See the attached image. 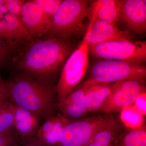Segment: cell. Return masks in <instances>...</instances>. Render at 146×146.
<instances>
[{
    "instance_id": "obj_4",
    "label": "cell",
    "mask_w": 146,
    "mask_h": 146,
    "mask_svg": "<svg viewBox=\"0 0 146 146\" xmlns=\"http://www.w3.org/2000/svg\"><path fill=\"white\" fill-rule=\"evenodd\" d=\"M86 80L95 84L115 83L129 79L145 80V64L128 61L98 59L88 69Z\"/></svg>"
},
{
    "instance_id": "obj_16",
    "label": "cell",
    "mask_w": 146,
    "mask_h": 146,
    "mask_svg": "<svg viewBox=\"0 0 146 146\" xmlns=\"http://www.w3.org/2000/svg\"><path fill=\"white\" fill-rule=\"evenodd\" d=\"M13 104V127L23 137H31L36 133L40 118L28 110Z\"/></svg>"
},
{
    "instance_id": "obj_28",
    "label": "cell",
    "mask_w": 146,
    "mask_h": 146,
    "mask_svg": "<svg viewBox=\"0 0 146 146\" xmlns=\"http://www.w3.org/2000/svg\"><path fill=\"white\" fill-rule=\"evenodd\" d=\"M5 100H6L5 99L0 97V109L2 108L7 103L5 102Z\"/></svg>"
},
{
    "instance_id": "obj_17",
    "label": "cell",
    "mask_w": 146,
    "mask_h": 146,
    "mask_svg": "<svg viewBox=\"0 0 146 146\" xmlns=\"http://www.w3.org/2000/svg\"><path fill=\"white\" fill-rule=\"evenodd\" d=\"M121 0H100L91 8L95 19L116 25L121 21Z\"/></svg>"
},
{
    "instance_id": "obj_18",
    "label": "cell",
    "mask_w": 146,
    "mask_h": 146,
    "mask_svg": "<svg viewBox=\"0 0 146 146\" xmlns=\"http://www.w3.org/2000/svg\"><path fill=\"white\" fill-rule=\"evenodd\" d=\"M117 83L98 84L91 86L85 96V106L89 112L98 111L104 104Z\"/></svg>"
},
{
    "instance_id": "obj_25",
    "label": "cell",
    "mask_w": 146,
    "mask_h": 146,
    "mask_svg": "<svg viewBox=\"0 0 146 146\" xmlns=\"http://www.w3.org/2000/svg\"><path fill=\"white\" fill-rule=\"evenodd\" d=\"M0 97L7 100L8 98L7 84L0 78Z\"/></svg>"
},
{
    "instance_id": "obj_15",
    "label": "cell",
    "mask_w": 146,
    "mask_h": 146,
    "mask_svg": "<svg viewBox=\"0 0 146 146\" xmlns=\"http://www.w3.org/2000/svg\"><path fill=\"white\" fill-rule=\"evenodd\" d=\"M123 127L115 117L96 133L86 146H117L125 132Z\"/></svg>"
},
{
    "instance_id": "obj_24",
    "label": "cell",
    "mask_w": 146,
    "mask_h": 146,
    "mask_svg": "<svg viewBox=\"0 0 146 146\" xmlns=\"http://www.w3.org/2000/svg\"><path fill=\"white\" fill-rule=\"evenodd\" d=\"M10 50L8 45L0 37V67L6 62Z\"/></svg>"
},
{
    "instance_id": "obj_20",
    "label": "cell",
    "mask_w": 146,
    "mask_h": 146,
    "mask_svg": "<svg viewBox=\"0 0 146 146\" xmlns=\"http://www.w3.org/2000/svg\"><path fill=\"white\" fill-rule=\"evenodd\" d=\"M117 146H146V129L125 132Z\"/></svg>"
},
{
    "instance_id": "obj_11",
    "label": "cell",
    "mask_w": 146,
    "mask_h": 146,
    "mask_svg": "<svg viewBox=\"0 0 146 146\" xmlns=\"http://www.w3.org/2000/svg\"><path fill=\"white\" fill-rule=\"evenodd\" d=\"M20 18L27 31L33 39L46 35L52 21L33 0L25 1L22 7Z\"/></svg>"
},
{
    "instance_id": "obj_7",
    "label": "cell",
    "mask_w": 146,
    "mask_h": 146,
    "mask_svg": "<svg viewBox=\"0 0 146 146\" xmlns=\"http://www.w3.org/2000/svg\"><path fill=\"white\" fill-rule=\"evenodd\" d=\"M114 117L112 115L102 114L72 120L60 133L59 146H86Z\"/></svg>"
},
{
    "instance_id": "obj_26",
    "label": "cell",
    "mask_w": 146,
    "mask_h": 146,
    "mask_svg": "<svg viewBox=\"0 0 146 146\" xmlns=\"http://www.w3.org/2000/svg\"><path fill=\"white\" fill-rule=\"evenodd\" d=\"M13 142V138L9 135L0 134V146H8Z\"/></svg>"
},
{
    "instance_id": "obj_6",
    "label": "cell",
    "mask_w": 146,
    "mask_h": 146,
    "mask_svg": "<svg viewBox=\"0 0 146 146\" xmlns=\"http://www.w3.org/2000/svg\"><path fill=\"white\" fill-rule=\"evenodd\" d=\"M89 55L98 59L128 61L144 64L146 60V42L123 40L89 46Z\"/></svg>"
},
{
    "instance_id": "obj_13",
    "label": "cell",
    "mask_w": 146,
    "mask_h": 146,
    "mask_svg": "<svg viewBox=\"0 0 146 146\" xmlns=\"http://www.w3.org/2000/svg\"><path fill=\"white\" fill-rule=\"evenodd\" d=\"M121 21L130 30L140 34L146 31L145 0H121Z\"/></svg>"
},
{
    "instance_id": "obj_21",
    "label": "cell",
    "mask_w": 146,
    "mask_h": 146,
    "mask_svg": "<svg viewBox=\"0 0 146 146\" xmlns=\"http://www.w3.org/2000/svg\"><path fill=\"white\" fill-rule=\"evenodd\" d=\"M13 104L7 103L0 109V134L8 135L7 132L13 127Z\"/></svg>"
},
{
    "instance_id": "obj_10",
    "label": "cell",
    "mask_w": 146,
    "mask_h": 146,
    "mask_svg": "<svg viewBox=\"0 0 146 146\" xmlns=\"http://www.w3.org/2000/svg\"><path fill=\"white\" fill-rule=\"evenodd\" d=\"M85 33L89 46L129 39L127 31L120 29L116 25L95 19L92 16Z\"/></svg>"
},
{
    "instance_id": "obj_19",
    "label": "cell",
    "mask_w": 146,
    "mask_h": 146,
    "mask_svg": "<svg viewBox=\"0 0 146 146\" xmlns=\"http://www.w3.org/2000/svg\"><path fill=\"white\" fill-rule=\"evenodd\" d=\"M119 121L122 126L129 131L146 129L145 117L133 105L120 111Z\"/></svg>"
},
{
    "instance_id": "obj_8",
    "label": "cell",
    "mask_w": 146,
    "mask_h": 146,
    "mask_svg": "<svg viewBox=\"0 0 146 146\" xmlns=\"http://www.w3.org/2000/svg\"><path fill=\"white\" fill-rule=\"evenodd\" d=\"M145 81L129 79L117 82L116 87L98 112L112 115L133 104L138 95L145 91Z\"/></svg>"
},
{
    "instance_id": "obj_2",
    "label": "cell",
    "mask_w": 146,
    "mask_h": 146,
    "mask_svg": "<svg viewBox=\"0 0 146 146\" xmlns=\"http://www.w3.org/2000/svg\"><path fill=\"white\" fill-rule=\"evenodd\" d=\"M7 84L8 98L15 105L40 118L47 119L54 115V93L50 86L23 76Z\"/></svg>"
},
{
    "instance_id": "obj_3",
    "label": "cell",
    "mask_w": 146,
    "mask_h": 146,
    "mask_svg": "<svg viewBox=\"0 0 146 146\" xmlns=\"http://www.w3.org/2000/svg\"><path fill=\"white\" fill-rule=\"evenodd\" d=\"M91 3L88 0H63L46 34L48 38L67 39L81 35L85 29L84 20L91 12Z\"/></svg>"
},
{
    "instance_id": "obj_27",
    "label": "cell",
    "mask_w": 146,
    "mask_h": 146,
    "mask_svg": "<svg viewBox=\"0 0 146 146\" xmlns=\"http://www.w3.org/2000/svg\"><path fill=\"white\" fill-rule=\"evenodd\" d=\"M24 146H46L43 145L41 142L37 140V138L29 140L27 143L24 145Z\"/></svg>"
},
{
    "instance_id": "obj_14",
    "label": "cell",
    "mask_w": 146,
    "mask_h": 146,
    "mask_svg": "<svg viewBox=\"0 0 146 146\" xmlns=\"http://www.w3.org/2000/svg\"><path fill=\"white\" fill-rule=\"evenodd\" d=\"M72 120L63 114L53 115L38 128L36 138L45 146H59L60 133Z\"/></svg>"
},
{
    "instance_id": "obj_9",
    "label": "cell",
    "mask_w": 146,
    "mask_h": 146,
    "mask_svg": "<svg viewBox=\"0 0 146 146\" xmlns=\"http://www.w3.org/2000/svg\"><path fill=\"white\" fill-rule=\"evenodd\" d=\"M0 37L10 49L33 41L19 16L0 12Z\"/></svg>"
},
{
    "instance_id": "obj_23",
    "label": "cell",
    "mask_w": 146,
    "mask_h": 146,
    "mask_svg": "<svg viewBox=\"0 0 146 146\" xmlns=\"http://www.w3.org/2000/svg\"><path fill=\"white\" fill-rule=\"evenodd\" d=\"M146 91H144L136 98L132 104L144 117L146 115Z\"/></svg>"
},
{
    "instance_id": "obj_22",
    "label": "cell",
    "mask_w": 146,
    "mask_h": 146,
    "mask_svg": "<svg viewBox=\"0 0 146 146\" xmlns=\"http://www.w3.org/2000/svg\"><path fill=\"white\" fill-rule=\"evenodd\" d=\"M43 13L49 18L53 16L59 8L63 0H33Z\"/></svg>"
},
{
    "instance_id": "obj_1",
    "label": "cell",
    "mask_w": 146,
    "mask_h": 146,
    "mask_svg": "<svg viewBox=\"0 0 146 146\" xmlns=\"http://www.w3.org/2000/svg\"><path fill=\"white\" fill-rule=\"evenodd\" d=\"M67 39L50 37L33 42L24 52L19 67L39 75H50L63 68L73 52Z\"/></svg>"
},
{
    "instance_id": "obj_12",
    "label": "cell",
    "mask_w": 146,
    "mask_h": 146,
    "mask_svg": "<svg viewBox=\"0 0 146 146\" xmlns=\"http://www.w3.org/2000/svg\"><path fill=\"white\" fill-rule=\"evenodd\" d=\"M95 85L86 80L76 87L58 104V108L65 117L72 119H77L86 117L89 112L85 106V96L88 89Z\"/></svg>"
},
{
    "instance_id": "obj_5",
    "label": "cell",
    "mask_w": 146,
    "mask_h": 146,
    "mask_svg": "<svg viewBox=\"0 0 146 146\" xmlns=\"http://www.w3.org/2000/svg\"><path fill=\"white\" fill-rule=\"evenodd\" d=\"M89 45L86 33L78 47L66 60L56 87L58 104L78 85L89 68Z\"/></svg>"
}]
</instances>
